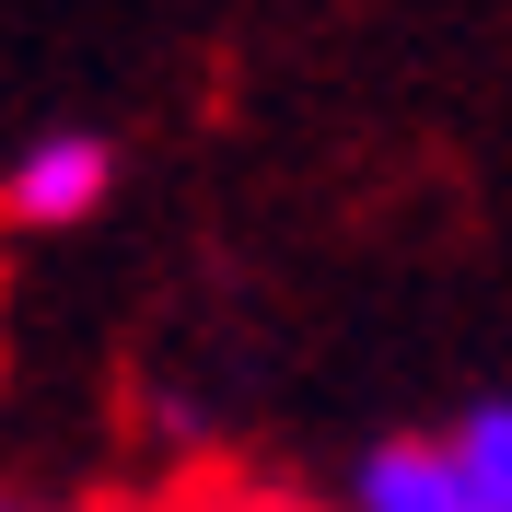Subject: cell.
<instances>
[{"label":"cell","mask_w":512,"mask_h":512,"mask_svg":"<svg viewBox=\"0 0 512 512\" xmlns=\"http://www.w3.org/2000/svg\"><path fill=\"white\" fill-rule=\"evenodd\" d=\"M350 512H478V501H466V478H454L443 431H384V443L350 466Z\"/></svg>","instance_id":"cell-2"},{"label":"cell","mask_w":512,"mask_h":512,"mask_svg":"<svg viewBox=\"0 0 512 512\" xmlns=\"http://www.w3.org/2000/svg\"><path fill=\"white\" fill-rule=\"evenodd\" d=\"M454 478H466V501L478 512H512V396H478V408L443 431Z\"/></svg>","instance_id":"cell-3"},{"label":"cell","mask_w":512,"mask_h":512,"mask_svg":"<svg viewBox=\"0 0 512 512\" xmlns=\"http://www.w3.org/2000/svg\"><path fill=\"white\" fill-rule=\"evenodd\" d=\"M0 512H47V501H24V489H0Z\"/></svg>","instance_id":"cell-5"},{"label":"cell","mask_w":512,"mask_h":512,"mask_svg":"<svg viewBox=\"0 0 512 512\" xmlns=\"http://www.w3.org/2000/svg\"><path fill=\"white\" fill-rule=\"evenodd\" d=\"M105 198H117V140L82 128V117L35 128L24 152L0 163V222L12 233H70V222H94Z\"/></svg>","instance_id":"cell-1"},{"label":"cell","mask_w":512,"mask_h":512,"mask_svg":"<svg viewBox=\"0 0 512 512\" xmlns=\"http://www.w3.org/2000/svg\"><path fill=\"white\" fill-rule=\"evenodd\" d=\"M222 512H303V501H222Z\"/></svg>","instance_id":"cell-4"}]
</instances>
